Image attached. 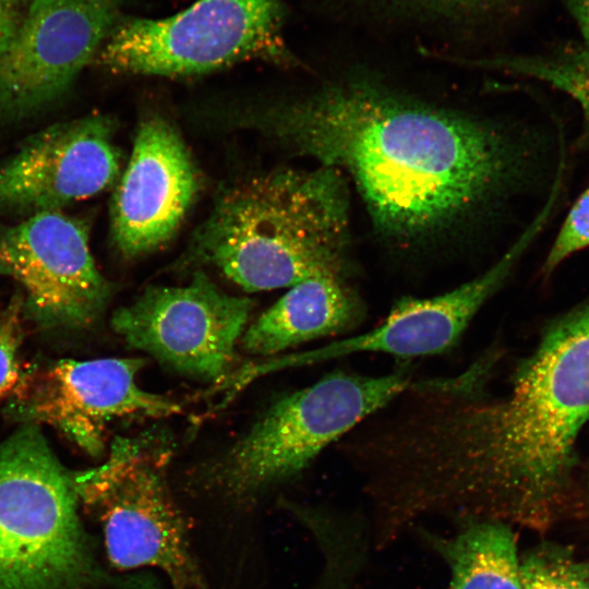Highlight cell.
<instances>
[{
	"label": "cell",
	"mask_w": 589,
	"mask_h": 589,
	"mask_svg": "<svg viewBox=\"0 0 589 589\" xmlns=\"http://www.w3.org/2000/svg\"><path fill=\"white\" fill-rule=\"evenodd\" d=\"M0 274L20 284L25 318L43 328L87 327L110 296L91 253L86 225L62 211L0 224Z\"/></svg>",
	"instance_id": "30bf717a"
},
{
	"label": "cell",
	"mask_w": 589,
	"mask_h": 589,
	"mask_svg": "<svg viewBox=\"0 0 589 589\" xmlns=\"http://www.w3.org/2000/svg\"><path fill=\"white\" fill-rule=\"evenodd\" d=\"M118 175L109 118L58 122L27 137L0 167V212L61 211L101 192Z\"/></svg>",
	"instance_id": "7c38bea8"
},
{
	"label": "cell",
	"mask_w": 589,
	"mask_h": 589,
	"mask_svg": "<svg viewBox=\"0 0 589 589\" xmlns=\"http://www.w3.org/2000/svg\"><path fill=\"white\" fill-rule=\"evenodd\" d=\"M411 380L406 365L382 375L337 371L283 397L235 445L204 467L203 490L235 506L253 505L385 408Z\"/></svg>",
	"instance_id": "5b68a950"
},
{
	"label": "cell",
	"mask_w": 589,
	"mask_h": 589,
	"mask_svg": "<svg viewBox=\"0 0 589 589\" xmlns=\"http://www.w3.org/2000/svg\"><path fill=\"white\" fill-rule=\"evenodd\" d=\"M281 0H195L159 19L122 17L97 53L117 73L190 76L249 60L288 65Z\"/></svg>",
	"instance_id": "52a82bcc"
},
{
	"label": "cell",
	"mask_w": 589,
	"mask_h": 589,
	"mask_svg": "<svg viewBox=\"0 0 589 589\" xmlns=\"http://www.w3.org/2000/svg\"><path fill=\"white\" fill-rule=\"evenodd\" d=\"M79 508L75 473L39 425L24 423L0 443V589H158L148 577L100 568Z\"/></svg>",
	"instance_id": "277c9868"
},
{
	"label": "cell",
	"mask_w": 589,
	"mask_h": 589,
	"mask_svg": "<svg viewBox=\"0 0 589 589\" xmlns=\"http://www.w3.org/2000/svg\"><path fill=\"white\" fill-rule=\"evenodd\" d=\"M573 589H589V585H587L585 581L578 584L576 587H574Z\"/></svg>",
	"instance_id": "d4e9b609"
},
{
	"label": "cell",
	"mask_w": 589,
	"mask_h": 589,
	"mask_svg": "<svg viewBox=\"0 0 589 589\" xmlns=\"http://www.w3.org/2000/svg\"><path fill=\"white\" fill-rule=\"evenodd\" d=\"M168 455L147 441H116L96 468L76 472L80 507L101 530L120 573L154 568L171 589H211L192 545V526L167 481Z\"/></svg>",
	"instance_id": "8992f818"
},
{
	"label": "cell",
	"mask_w": 589,
	"mask_h": 589,
	"mask_svg": "<svg viewBox=\"0 0 589 589\" xmlns=\"http://www.w3.org/2000/svg\"><path fill=\"white\" fill-rule=\"evenodd\" d=\"M292 152L347 175L382 235L410 244L520 191L541 170L536 134L350 76L242 118Z\"/></svg>",
	"instance_id": "6da1fadb"
},
{
	"label": "cell",
	"mask_w": 589,
	"mask_h": 589,
	"mask_svg": "<svg viewBox=\"0 0 589 589\" xmlns=\"http://www.w3.org/2000/svg\"><path fill=\"white\" fill-rule=\"evenodd\" d=\"M127 0H31L0 56V121L61 98L96 59Z\"/></svg>",
	"instance_id": "9c48e42d"
},
{
	"label": "cell",
	"mask_w": 589,
	"mask_h": 589,
	"mask_svg": "<svg viewBox=\"0 0 589 589\" xmlns=\"http://www.w3.org/2000/svg\"><path fill=\"white\" fill-rule=\"evenodd\" d=\"M5 3L10 4L11 7H19L20 4H23L25 2H29L31 0H3Z\"/></svg>",
	"instance_id": "cb8c5ba5"
},
{
	"label": "cell",
	"mask_w": 589,
	"mask_h": 589,
	"mask_svg": "<svg viewBox=\"0 0 589 589\" xmlns=\"http://www.w3.org/2000/svg\"><path fill=\"white\" fill-rule=\"evenodd\" d=\"M143 364L140 358L59 360L20 378L7 414L22 424L49 425L88 455L98 456L112 420L181 412L175 400L137 385Z\"/></svg>",
	"instance_id": "8fae6325"
},
{
	"label": "cell",
	"mask_w": 589,
	"mask_h": 589,
	"mask_svg": "<svg viewBox=\"0 0 589 589\" xmlns=\"http://www.w3.org/2000/svg\"><path fill=\"white\" fill-rule=\"evenodd\" d=\"M21 19L16 14V8L0 0V56L11 44Z\"/></svg>",
	"instance_id": "7402d4cb"
},
{
	"label": "cell",
	"mask_w": 589,
	"mask_h": 589,
	"mask_svg": "<svg viewBox=\"0 0 589 589\" xmlns=\"http://www.w3.org/2000/svg\"><path fill=\"white\" fill-rule=\"evenodd\" d=\"M476 63L534 79L565 93L577 104L581 116L576 146L589 148V48L584 43L544 55L497 57Z\"/></svg>",
	"instance_id": "e0dca14e"
},
{
	"label": "cell",
	"mask_w": 589,
	"mask_h": 589,
	"mask_svg": "<svg viewBox=\"0 0 589 589\" xmlns=\"http://www.w3.org/2000/svg\"><path fill=\"white\" fill-rule=\"evenodd\" d=\"M365 317L358 293L339 277H317L292 287L245 328L240 345L274 354L323 336L347 333Z\"/></svg>",
	"instance_id": "9a60e30c"
},
{
	"label": "cell",
	"mask_w": 589,
	"mask_h": 589,
	"mask_svg": "<svg viewBox=\"0 0 589 589\" xmlns=\"http://www.w3.org/2000/svg\"><path fill=\"white\" fill-rule=\"evenodd\" d=\"M345 179L339 170L320 166L238 182L195 231L188 262L213 266L247 291L290 288L317 277L347 279Z\"/></svg>",
	"instance_id": "3957f363"
},
{
	"label": "cell",
	"mask_w": 589,
	"mask_h": 589,
	"mask_svg": "<svg viewBox=\"0 0 589 589\" xmlns=\"http://www.w3.org/2000/svg\"><path fill=\"white\" fill-rule=\"evenodd\" d=\"M520 575L524 589H573L584 581L575 565L543 551L520 561Z\"/></svg>",
	"instance_id": "ffe728a7"
},
{
	"label": "cell",
	"mask_w": 589,
	"mask_h": 589,
	"mask_svg": "<svg viewBox=\"0 0 589 589\" xmlns=\"http://www.w3.org/2000/svg\"><path fill=\"white\" fill-rule=\"evenodd\" d=\"M387 8L412 15L442 19L464 20L479 17L496 4L497 0H374Z\"/></svg>",
	"instance_id": "44dd1931"
},
{
	"label": "cell",
	"mask_w": 589,
	"mask_h": 589,
	"mask_svg": "<svg viewBox=\"0 0 589 589\" xmlns=\"http://www.w3.org/2000/svg\"><path fill=\"white\" fill-rule=\"evenodd\" d=\"M449 569L447 589H524L516 537L497 520H466L449 537L421 530Z\"/></svg>",
	"instance_id": "2e32d148"
},
{
	"label": "cell",
	"mask_w": 589,
	"mask_h": 589,
	"mask_svg": "<svg viewBox=\"0 0 589 589\" xmlns=\"http://www.w3.org/2000/svg\"><path fill=\"white\" fill-rule=\"evenodd\" d=\"M589 249V187L570 206L542 264V275L550 276L574 254Z\"/></svg>",
	"instance_id": "ac0fdd59"
},
{
	"label": "cell",
	"mask_w": 589,
	"mask_h": 589,
	"mask_svg": "<svg viewBox=\"0 0 589 589\" xmlns=\"http://www.w3.org/2000/svg\"><path fill=\"white\" fill-rule=\"evenodd\" d=\"M539 231V226L531 223L493 266L468 283L431 298H402L375 328L303 353L257 364V372L262 375L286 366L364 352L390 354L401 360L444 353L459 342L472 318L501 289Z\"/></svg>",
	"instance_id": "4fadbf2b"
},
{
	"label": "cell",
	"mask_w": 589,
	"mask_h": 589,
	"mask_svg": "<svg viewBox=\"0 0 589 589\" xmlns=\"http://www.w3.org/2000/svg\"><path fill=\"white\" fill-rule=\"evenodd\" d=\"M253 302L216 286L202 271L181 287H148L111 317L113 330L172 369L223 380L235 359Z\"/></svg>",
	"instance_id": "ba28073f"
},
{
	"label": "cell",
	"mask_w": 589,
	"mask_h": 589,
	"mask_svg": "<svg viewBox=\"0 0 589 589\" xmlns=\"http://www.w3.org/2000/svg\"><path fill=\"white\" fill-rule=\"evenodd\" d=\"M563 1L579 27L584 44L589 48V0Z\"/></svg>",
	"instance_id": "603a6c76"
},
{
	"label": "cell",
	"mask_w": 589,
	"mask_h": 589,
	"mask_svg": "<svg viewBox=\"0 0 589 589\" xmlns=\"http://www.w3.org/2000/svg\"><path fill=\"white\" fill-rule=\"evenodd\" d=\"M24 318L22 294L14 296L0 309V399L14 390L21 378L17 357Z\"/></svg>",
	"instance_id": "d6986e66"
},
{
	"label": "cell",
	"mask_w": 589,
	"mask_h": 589,
	"mask_svg": "<svg viewBox=\"0 0 589 589\" xmlns=\"http://www.w3.org/2000/svg\"><path fill=\"white\" fill-rule=\"evenodd\" d=\"M200 189L182 139L163 118L137 130L132 155L111 203V238L134 259L164 247L177 232Z\"/></svg>",
	"instance_id": "5bb4252c"
},
{
	"label": "cell",
	"mask_w": 589,
	"mask_h": 589,
	"mask_svg": "<svg viewBox=\"0 0 589 589\" xmlns=\"http://www.w3.org/2000/svg\"><path fill=\"white\" fill-rule=\"evenodd\" d=\"M505 388L479 363L455 375L438 407V448L480 506L534 519L566 481L589 420V294L546 326Z\"/></svg>",
	"instance_id": "7a4b0ae2"
}]
</instances>
